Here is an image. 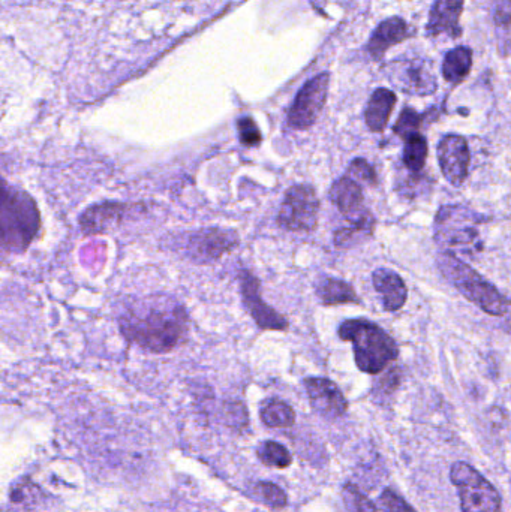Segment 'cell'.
Here are the masks:
<instances>
[{
  "label": "cell",
  "instance_id": "ba28073f",
  "mask_svg": "<svg viewBox=\"0 0 511 512\" xmlns=\"http://www.w3.org/2000/svg\"><path fill=\"white\" fill-rule=\"evenodd\" d=\"M330 201L338 207L351 227L359 228L371 236L374 231L375 219L365 206L362 186L345 176L333 183L329 192Z\"/></svg>",
  "mask_w": 511,
  "mask_h": 512
},
{
  "label": "cell",
  "instance_id": "f1b7e54d",
  "mask_svg": "<svg viewBox=\"0 0 511 512\" xmlns=\"http://www.w3.org/2000/svg\"><path fill=\"white\" fill-rule=\"evenodd\" d=\"M420 123H422V117L416 113V111L407 108L402 111L399 116L398 122L395 125V132L401 138L410 137V135L417 134L419 132Z\"/></svg>",
  "mask_w": 511,
  "mask_h": 512
},
{
  "label": "cell",
  "instance_id": "ac0fdd59",
  "mask_svg": "<svg viewBox=\"0 0 511 512\" xmlns=\"http://www.w3.org/2000/svg\"><path fill=\"white\" fill-rule=\"evenodd\" d=\"M128 212V206L120 203H104L99 206L90 207L80 218V225L87 233H104L114 224H119L125 213Z\"/></svg>",
  "mask_w": 511,
  "mask_h": 512
},
{
  "label": "cell",
  "instance_id": "cb8c5ba5",
  "mask_svg": "<svg viewBox=\"0 0 511 512\" xmlns=\"http://www.w3.org/2000/svg\"><path fill=\"white\" fill-rule=\"evenodd\" d=\"M428 158V141L422 134H413L405 138L404 164L413 173L423 170Z\"/></svg>",
  "mask_w": 511,
  "mask_h": 512
},
{
  "label": "cell",
  "instance_id": "2e32d148",
  "mask_svg": "<svg viewBox=\"0 0 511 512\" xmlns=\"http://www.w3.org/2000/svg\"><path fill=\"white\" fill-rule=\"evenodd\" d=\"M375 289L383 298V306L387 312H396L407 303L408 291L404 279L389 268H378L372 276Z\"/></svg>",
  "mask_w": 511,
  "mask_h": 512
},
{
  "label": "cell",
  "instance_id": "d6986e66",
  "mask_svg": "<svg viewBox=\"0 0 511 512\" xmlns=\"http://www.w3.org/2000/svg\"><path fill=\"white\" fill-rule=\"evenodd\" d=\"M396 104V95L387 89L375 90L366 108L365 120L372 132H383Z\"/></svg>",
  "mask_w": 511,
  "mask_h": 512
},
{
  "label": "cell",
  "instance_id": "603a6c76",
  "mask_svg": "<svg viewBox=\"0 0 511 512\" xmlns=\"http://www.w3.org/2000/svg\"><path fill=\"white\" fill-rule=\"evenodd\" d=\"M473 65V53L465 47L455 48L447 54L443 65V75L449 83H461Z\"/></svg>",
  "mask_w": 511,
  "mask_h": 512
},
{
  "label": "cell",
  "instance_id": "6da1fadb",
  "mask_svg": "<svg viewBox=\"0 0 511 512\" xmlns=\"http://www.w3.org/2000/svg\"><path fill=\"white\" fill-rule=\"evenodd\" d=\"M120 333L128 342L152 354H165L188 337V313L168 295L135 298L119 315Z\"/></svg>",
  "mask_w": 511,
  "mask_h": 512
},
{
  "label": "cell",
  "instance_id": "44dd1931",
  "mask_svg": "<svg viewBox=\"0 0 511 512\" xmlns=\"http://www.w3.org/2000/svg\"><path fill=\"white\" fill-rule=\"evenodd\" d=\"M407 36V24L401 18H389L384 21L375 30L371 42H369V51L375 59H380L387 48L398 44Z\"/></svg>",
  "mask_w": 511,
  "mask_h": 512
},
{
  "label": "cell",
  "instance_id": "4dcf8cb0",
  "mask_svg": "<svg viewBox=\"0 0 511 512\" xmlns=\"http://www.w3.org/2000/svg\"><path fill=\"white\" fill-rule=\"evenodd\" d=\"M380 508L383 512H417L405 501L404 498L393 492L392 489L384 490L380 496Z\"/></svg>",
  "mask_w": 511,
  "mask_h": 512
},
{
  "label": "cell",
  "instance_id": "9c48e42d",
  "mask_svg": "<svg viewBox=\"0 0 511 512\" xmlns=\"http://www.w3.org/2000/svg\"><path fill=\"white\" fill-rule=\"evenodd\" d=\"M329 74L317 75L303 86L288 113V123L297 131H305L317 122L326 104Z\"/></svg>",
  "mask_w": 511,
  "mask_h": 512
},
{
  "label": "cell",
  "instance_id": "5bb4252c",
  "mask_svg": "<svg viewBox=\"0 0 511 512\" xmlns=\"http://www.w3.org/2000/svg\"><path fill=\"white\" fill-rule=\"evenodd\" d=\"M306 393L311 400L312 408L327 420H336L345 415L348 402L335 382L326 378L305 379Z\"/></svg>",
  "mask_w": 511,
  "mask_h": 512
},
{
  "label": "cell",
  "instance_id": "8fae6325",
  "mask_svg": "<svg viewBox=\"0 0 511 512\" xmlns=\"http://www.w3.org/2000/svg\"><path fill=\"white\" fill-rule=\"evenodd\" d=\"M240 286H242V297L246 310L251 313L258 327L263 330H287V319L261 298L260 282L257 277L252 276L249 271H243L242 277H240Z\"/></svg>",
  "mask_w": 511,
  "mask_h": 512
},
{
  "label": "cell",
  "instance_id": "8992f818",
  "mask_svg": "<svg viewBox=\"0 0 511 512\" xmlns=\"http://www.w3.org/2000/svg\"><path fill=\"white\" fill-rule=\"evenodd\" d=\"M477 215L465 207H443L435 221V240L446 252L474 248L479 237Z\"/></svg>",
  "mask_w": 511,
  "mask_h": 512
},
{
  "label": "cell",
  "instance_id": "f546056e",
  "mask_svg": "<svg viewBox=\"0 0 511 512\" xmlns=\"http://www.w3.org/2000/svg\"><path fill=\"white\" fill-rule=\"evenodd\" d=\"M237 129H239L240 143L246 147H257L261 143V132L258 129L257 123L251 117H242L237 122Z\"/></svg>",
  "mask_w": 511,
  "mask_h": 512
},
{
  "label": "cell",
  "instance_id": "e0dca14e",
  "mask_svg": "<svg viewBox=\"0 0 511 512\" xmlns=\"http://www.w3.org/2000/svg\"><path fill=\"white\" fill-rule=\"evenodd\" d=\"M462 8H464V0H435L431 20H429V33L431 35L447 33L455 38L461 35L459 18H461Z\"/></svg>",
  "mask_w": 511,
  "mask_h": 512
},
{
  "label": "cell",
  "instance_id": "4fadbf2b",
  "mask_svg": "<svg viewBox=\"0 0 511 512\" xmlns=\"http://www.w3.org/2000/svg\"><path fill=\"white\" fill-rule=\"evenodd\" d=\"M387 74L395 86L413 95H429L437 87L428 63L422 60H398L390 63Z\"/></svg>",
  "mask_w": 511,
  "mask_h": 512
},
{
  "label": "cell",
  "instance_id": "7c38bea8",
  "mask_svg": "<svg viewBox=\"0 0 511 512\" xmlns=\"http://www.w3.org/2000/svg\"><path fill=\"white\" fill-rule=\"evenodd\" d=\"M470 149L461 135H447L438 144V161L441 171L450 185H464L470 168Z\"/></svg>",
  "mask_w": 511,
  "mask_h": 512
},
{
  "label": "cell",
  "instance_id": "52a82bcc",
  "mask_svg": "<svg viewBox=\"0 0 511 512\" xmlns=\"http://www.w3.org/2000/svg\"><path fill=\"white\" fill-rule=\"evenodd\" d=\"M318 210L320 201L312 186H293L285 194L284 203L279 210V225L294 233H312L317 228Z\"/></svg>",
  "mask_w": 511,
  "mask_h": 512
},
{
  "label": "cell",
  "instance_id": "5b68a950",
  "mask_svg": "<svg viewBox=\"0 0 511 512\" xmlns=\"http://www.w3.org/2000/svg\"><path fill=\"white\" fill-rule=\"evenodd\" d=\"M450 480L458 489L462 512H501L500 493L473 466L455 463Z\"/></svg>",
  "mask_w": 511,
  "mask_h": 512
},
{
  "label": "cell",
  "instance_id": "3957f363",
  "mask_svg": "<svg viewBox=\"0 0 511 512\" xmlns=\"http://www.w3.org/2000/svg\"><path fill=\"white\" fill-rule=\"evenodd\" d=\"M339 337L353 343L354 360L362 372L378 375L398 358L393 337L380 325L366 319H350L339 327Z\"/></svg>",
  "mask_w": 511,
  "mask_h": 512
},
{
  "label": "cell",
  "instance_id": "7402d4cb",
  "mask_svg": "<svg viewBox=\"0 0 511 512\" xmlns=\"http://www.w3.org/2000/svg\"><path fill=\"white\" fill-rule=\"evenodd\" d=\"M261 420L272 429H288L296 423V414L288 403L279 399H269L260 409Z\"/></svg>",
  "mask_w": 511,
  "mask_h": 512
},
{
  "label": "cell",
  "instance_id": "30bf717a",
  "mask_svg": "<svg viewBox=\"0 0 511 512\" xmlns=\"http://www.w3.org/2000/svg\"><path fill=\"white\" fill-rule=\"evenodd\" d=\"M239 245V237L234 231L201 230L186 237L185 254L197 264H210Z\"/></svg>",
  "mask_w": 511,
  "mask_h": 512
},
{
  "label": "cell",
  "instance_id": "d4e9b609",
  "mask_svg": "<svg viewBox=\"0 0 511 512\" xmlns=\"http://www.w3.org/2000/svg\"><path fill=\"white\" fill-rule=\"evenodd\" d=\"M258 459L270 468L284 469L293 463L290 451L275 441H264L257 450Z\"/></svg>",
  "mask_w": 511,
  "mask_h": 512
},
{
  "label": "cell",
  "instance_id": "83f0119b",
  "mask_svg": "<svg viewBox=\"0 0 511 512\" xmlns=\"http://www.w3.org/2000/svg\"><path fill=\"white\" fill-rule=\"evenodd\" d=\"M348 177H351L359 185L360 182L366 183V185H377V174L365 159H354L351 162L350 168H348Z\"/></svg>",
  "mask_w": 511,
  "mask_h": 512
},
{
  "label": "cell",
  "instance_id": "277c9868",
  "mask_svg": "<svg viewBox=\"0 0 511 512\" xmlns=\"http://www.w3.org/2000/svg\"><path fill=\"white\" fill-rule=\"evenodd\" d=\"M437 261L443 276L471 303L492 316H504L509 312V300L458 256L444 251Z\"/></svg>",
  "mask_w": 511,
  "mask_h": 512
},
{
  "label": "cell",
  "instance_id": "7a4b0ae2",
  "mask_svg": "<svg viewBox=\"0 0 511 512\" xmlns=\"http://www.w3.org/2000/svg\"><path fill=\"white\" fill-rule=\"evenodd\" d=\"M41 230V213L23 189L0 177V254H23Z\"/></svg>",
  "mask_w": 511,
  "mask_h": 512
},
{
  "label": "cell",
  "instance_id": "4316f807",
  "mask_svg": "<svg viewBox=\"0 0 511 512\" xmlns=\"http://www.w3.org/2000/svg\"><path fill=\"white\" fill-rule=\"evenodd\" d=\"M342 496L348 512H378L377 507L354 484H345Z\"/></svg>",
  "mask_w": 511,
  "mask_h": 512
},
{
  "label": "cell",
  "instance_id": "ffe728a7",
  "mask_svg": "<svg viewBox=\"0 0 511 512\" xmlns=\"http://www.w3.org/2000/svg\"><path fill=\"white\" fill-rule=\"evenodd\" d=\"M315 292L324 306H338V304L360 303L356 291L350 283L335 277H321L315 283Z\"/></svg>",
  "mask_w": 511,
  "mask_h": 512
},
{
  "label": "cell",
  "instance_id": "9a60e30c",
  "mask_svg": "<svg viewBox=\"0 0 511 512\" xmlns=\"http://www.w3.org/2000/svg\"><path fill=\"white\" fill-rule=\"evenodd\" d=\"M3 512H57V505L41 487L23 478L11 487Z\"/></svg>",
  "mask_w": 511,
  "mask_h": 512
},
{
  "label": "cell",
  "instance_id": "484cf974",
  "mask_svg": "<svg viewBox=\"0 0 511 512\" xmlns=\"http://www.w3.org/2000/svg\"><path fill=\"white\" fill-rule=\"evenodd\" d=\"M252 493H254V498L257 501L266 505L270 510H282V508L287 507L288 499L284 490L276 484L269 483V481H260V483L255 484Z\"/></svg>",
  "mask_w": 511,
  "mask_h": 512
}]
</instances>
